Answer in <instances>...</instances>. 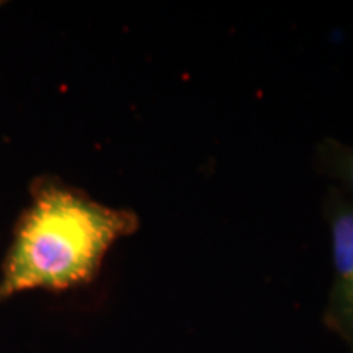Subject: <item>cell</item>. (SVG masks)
<instances>
[{"label":"cell","mask_w":353,"mask_h":353,"mask_svg":"<svg viewBox=\"0 0 353 353\" xmlns=\"http://www.w3.org/2000/svg\"><path fill=\"white\" fill-rule=\"evenodd\" d=\"M138 228L134 211L103 205L52 176L37 179L3 259L0 301L21 291L90 283L110 247Z\"/></svg>","instance_id":"6da1fadb"},{"label":"cell","mask_w":353,"mask_h":353,"mask_svg":"<svg viewBox=\"0 0 353 353\" xmlns=\"http://www.w3.org/2000/svg\"><path fill=\"white\" fill-rule=\"evenodd\" d=\"M316 165L322 175L332 180V185L353 200V145L332 138L321 141Z\"/></svg>","instance_id":"3957f363"},{"label":"cell","mask_w":353,"mask_h":353,"mask_svg":"<svg viewBox=\"0 0 353 353\" xmlns=\"http://www.w3.org/2000/svg\"><path fill=\"white\" fill-rule=\"evenodd\" d=\"M322 210L329 226L334 268L324 321L353 350V200L330 185Z\"/></svg>","instance_id":"7a4b0ae2"}]
</instances>
